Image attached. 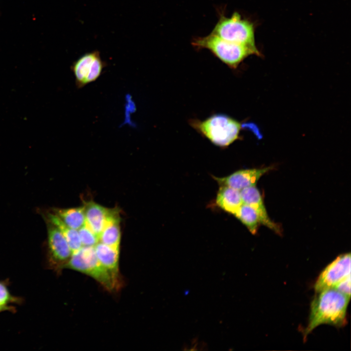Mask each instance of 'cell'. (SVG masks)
<instances>
[{
    "mask_svg": "<svg viewBox=\"0 0 351 351\" xmlns=\"http://www.w3.org/2000/svg\"><path fill=\"white\" fill-rule=\"evenodd\" d=\"M48 218L51 223L56 226L65 237L72 253L80 249L81 244L78 230L66 225L56 214H49Z\"/></svg>",
    "mask_w": 351,
    "mask_h": 351,
    "instance_id": "obj_15",
    "label": "cell"
},
{
    "mask_svg": "<svg viewBox=\"0 0 351 351\" xmlns=\"http://www.w3.org/2000/svg\"><path fill=\"white\" fill-rule=\"evenodd\" d=\"M192 45L198 49H206L230 68L236 69L251 55L261 56L257 49L230 42L212 34L193 39Z\"/></svg>",
    "mask_w": 351,
    "mask_h": 351,
    "instance_id": "obj_3",
    "label": "cell"
},
{
    "mask_svg": "<svg viewBox=\"0 0 351 351\" xmlns=\"http://www.w3.org/2000/svg\"><path fill=\"white\" fill-rule=\"evenodd\" d=\"M70 228L78 230L85 224L84 207L58 209L56 214Z\"/></svg>",
    "mask_w": 351,
    "mask_h": 351,
    "instance_id": "obj_16",
    "label": "cell"
},
{
    "mask_svg": "<svg viewBox=\"0 0 351 351\" xmlns=\"http://www.w3.org/2000/svg\"><path fill=\"white\" fill-rule=\"evenodd\" d=\"M273 167L253 168L237 171L223 177H214L220 186H226L238 191L246 187L255 186L259 179Z\"/></svg>",
    "mask_w": 351,
    "mask_h": 351,
    "instance_id": "obj_9",
    "label": "cell"
},
{
    "mask_svg": "<svg viewBox=\"0 0 351 351\" xmlns=\"http://www.w3.org/2000/svg\"><path fill=\"white\" fill-rule=\"evenodd\" d=\"M82 246L94 247L99 242L98 236L85 224L78 230Z\"/></svg>",
    "mask_w": 351,
    "mask_h": 351,
    "instance_id": "obj_19",
    "label": "cell"
},
{
    "mask_svg": "<svg viewBox=\"0 0 351 351\" xmlns=\"http://www.w3.org/2000/svg\"><path fill=\"white\" fill-rule=\"evenodd\" d=\"M47 245V265L60 273L65 269L72 252L62 233L52 223L48 229Z\"/></svg>",
    "mask_w": 351,
    "mask_h": 351,
    "instance_id": "obj_6",
    "label": "cell"
},
{
    "mask_svg": "<svg viewBox=\"0 0 351 351\" xmlns=\"http://www.w3.org/2000/svg\"><path fill=\"white\" fill-rule=\"evenodd\" d=\"M333 289L351 297V275L340 282Z\"/></svg>",
    "mask_w": 351,
    "mask_h": 351,
    "instance_id": "obj_20",
    "label": "cell"
},
{
    "mask_svg": "<svg viewBox=\"0 0 351 351\" xmlns=\"http://www.w3.org/2000/svg\"><path fill=\"white\" fill-rule=\"evenodd\" d=\"M105 66V63L102 60L98 51L81 56L71 67L76 87L80 89L96 81L100 76Z\"/></svg>",
    "mask_w": 351,
    "mask_h": 351,
    "instance_id": "obj_7",
    "label": "cell"
},
{
    "mask_svg": "<svg viewBox=\"0 0 351 351\" xmlns=\"http://www.w3.org/2000/svg\"><path fill=\"white\" fill-rule=\"evenodd\" d=\"M350 300V297L333 288L317 292L311 304L304 339H306L308 335L320 325L343 326Z\"/></svg>",
    "mask_w": 351,
    "mask_h": 351,
    "instance_id": "obj_1",
    "label": "cell"
},
{
    "mask_svg": "<svg viewBox=\"0 0 351 351\" xmlns=\"http://www.w3.org/2000/svg\"><path fill=\"white\" fill-rule=\"evenodd\" d=\"M216 203L224 211L234 215L243 204L240 191L226 186H220Z\"/></svg>",
    "mask_w": 351,
    "mask_h": 351,
    "instance_id": "obj_13",
    "label": "cell"
},
{
    "mask_svg": "<svg viewBox=\"0 0 351 351\" xmlns=\"http://www.w3.org/2000/svg\"><path fill=\"white\" fill-rule=\"evenodd\" d=\"M94 247L99 262L108 271L117 284L121 287L119 270L120 250L114 249L99 242Z\"/></svg>",
    "mask_w": 351,
    "mask_h": 351,
    "instance_id": "obj_12",
    "label": "cell"
},
{
    "mask_svg": "<svg viewBox=\"0 0 351 351\" xmlns=\"http://www.w3.org/2000/svg\"><path fill=\"white\" fill-rule=\"evenodd\" d=\"M240 193L243 203L251 206L257 212L260 223L280 234V226L273 221L268 216L261 194L256 186L244 188L240 191Z\"/></svg>",
    "mask_w": 351,
    "mask_h": 351,
    "instance_id": "obj_10",
    "label": "cell"
},
{
    "mask_svg": "<svg viewBox=\"0 0 351 351\" xmlns=\"http://www.w3.org/2000/svg\"><path fill=\"white\" fill-rule=\"evenodd\" d=\"M234 215L252 234L256 233L260 221L258 214L253 207L243 203Z\"/></svg>",
    "mask_w": 351,
    "mask_h": 351,
    "instance_id": "obj_17",
    "label": "cell"
},
{
    "mask_svg": "<svg viewBox=\"0 0 351 351\" xmlns=\"http://www.w3.org/2000/svg\"><path fill=\"white\" fill-rule=\"evenodd\" d=\"M219 19L211 34L224 40L257 49L255 42L253 22L243 18L237 12L230 17L218 11Z\"/></svg>",
    "mask_w": 351,
    "mask_h": 351,
    "instance_id": "obj_5",
    "label": "cell"
},
{
    "mask_svg": "<svg viewBox=\"0 0 351 351\" xmlns=\"http://www.w3.org/2000/svg\"><path fill=\"white\" fill-rule=\"evenodd\" d=\"M85 225L99 237V235L110 218L118 210L105 208L100 204L90 201L83 206Z\"/></svg>",
    "mask_w": 351,
    "mask_h": 351,
    "instance_id": "obj_11",
    "label": "cell"
},
{
    "mask_svg": "<svg viewBox=\"0 0 351 351\" xmlns=\"http://www.w3.org/2000/svg\"><path fill=\"white\" fill-rule=\"evenodd\" d=\"M120 218L118 211L106 223L99 235V242L117 250H120L121 232Z\"/></svg>",
    "mask_w": 351,
    "mask_h": 351,
    "instance_id": "obj_14",
    "label": "cell"
},
{
    "mask_svg": "<svg viewBox=\"0 0 351 351\" xmlns=\"http://www.w3.org/2000/svg\"><path fill=\"white\" fill-rule=\"evenodd\" d=\"M191 126L213 144L226 147L240 137L242 124L224 114H214L204 120L192 119Z\"/></svg>",
    "mask_w": 351,
    "mask_h": 351,
    "instance_id": "obj_2",
    "label": "cell"
},
{
    "mask_svg": "<svg viewBox=\"0 0 351 351\" xmlns=\"http://www.w3.org/2000/svg\"><path fill=\"white\" fill-rule=\"evenodd\" d=\"M65 269L88 275L109 292L120 288L110 273L98 260L94 247L82 246L78 251L72 253Z\"/></svg>",
    "mask_w": 351,
    "mask_h": 351,
    "instance_id": "obj_4",
    "label": "cell"
},
{
    "mask_svg": "<svg viewBox=\"0 0 351 351\" xmlns=\"http://www.w3.org/2000/svg\"><path fill=\"white\" fill-rule=\"evenodd\" d=\"M22 302L20 297L11 294L8 288L7 281H0V304L6 307L9 312H15V308L11 304H20Z\"/></svg>",
    "mask_w": 351,
    "mask_h": 351,
    "instance_id": "obj_18",
    "label": "cell"
},
{
    "mask_svg": "<svg viewBox=\"0 0 351 351\" xmlns=\"http://www.w3.org/2000/svg\"><path fill=\"white\" fill-rule=\"evenodd\" d=\"M351 275V254L338 256L321 272L314 285L315 292L333 288Z\"/></svg>",
    "mask_w": 351,
    "mask_h": 351,
    "instance_id": "obj_8",
    "label": "cell"
},
{
    "mask_svg": "<svg viewBox=\"0 0 351 351\" xmlns=\"http://www.w3.org/2000/svg\"><path fill=\"white\" fill-rule=\"evenodd\" d=\"M4 311H9V310L6 307H5L0 304V312H4Z\"/></svg>",
    "mask_w": 351,
    "mask_h": 351,
    "instance_id": "obj_21",
    "label": "cell"
}]
</instances>
